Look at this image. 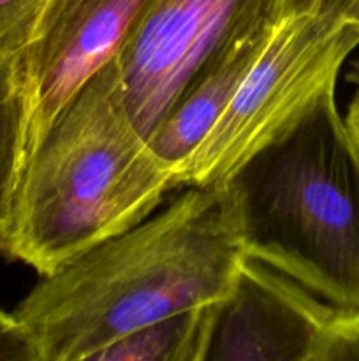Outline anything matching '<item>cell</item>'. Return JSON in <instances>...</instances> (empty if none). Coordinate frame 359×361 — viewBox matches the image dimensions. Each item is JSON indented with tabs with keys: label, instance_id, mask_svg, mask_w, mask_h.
I'll use <instances>...</instances> for the list:
<instances>
[{
	"label": "cell",
	"instance_id": "cell-8",
	"mask_svg": "<svg viewBox=\"0 0 359 361\" xmlns=\"http://www.w3.org/2000/svg\"><path fill=\"white\" fill-rule=\"evenodd\" d=\"M273 30L238 44L217 66L197 78L146 136L151 154L171 173L176 189L182 169L222 118L236 88Z\"/></svg>",
	"mask_w": 359,
	"mask_h": 361
},
{
	"label": "cell",
	"instance_id": "cell-13",
	"mask_svg": "<svg viewBox=\"0 0 359 361\" xmlns=\"http://www.w3.org/2000/svg\"><path fill=\"white\" fill-rule=\"evenodd\" d=\"M0 361H46L34 335L14 314L0 309Z\"/></svg>",
	"mask_w": 359,
	"mask_h": 361
},
{
	"label": "cell",
	"instance_id": "cell-7",
	"mask_svg": "<svg viewBox=\"0 0 359 361\" xmlns=\"http://www.w3.org/2000/svg\"><path fill=\"white\" fill-rule=\"evenodd\" d=\"M336 310L246 259L231 291L208 309L194 361H312Z\"/></svg>",
	"mask_w": 359,
	"mask_h": 361
},
{
	"label": "cell",
	"instance_id": "cell-3",
	"mask_svg": "<svg viewBox=\"0 0 359 361\" xmlns=\"http://www.w3.org/2000/svg\"><path fill=\"white\" fill-rule=\"evenodd\" d=\"M172 189L130 116L115 60L70 97L28 155L0 252L44 277L146 221Z\"/></svg>",
	"mask_w": 359,
	"mask_h": 361
},
{
	"label": "cell",
	"instance_id": "cell-2",
	"mask_svg": "<svg viewBox=\"0 0 359 361\" xmlns=\"http://www.w3.org/2000/svg\"><path fill=\"white\" fill-rule=\"evenodd\" d=\"M329 78L213 187L248 259L359 310V143Z\"/></svg>",
	"mask_w": 359,
	"mask_h": 361
},
{
	"label": "cell",
	"instance_id": "cell-5",
	"mask_svg": "<svg viewBox=\"0 0 359 361\" xmlns=\"http://www.w3.org/2000/svg\"><path fill=\"white\" fill-rule=\"evenodd\" d=\"M285 0H151L116 59L123 99L144 137L229 51L271 32Z\"/></svg>",
	"mask_w": 359,
	"mask_h": 361
},
{
	"label": "cell",
	"instance_id": "cell-16",
	"mask_svg": "<svg viewBox=\"0 0 359 361\" xmlns=\"http://www.w3.org/2000/svg\"><path fill=\"white\" fill-rule=\"evenodd\" d=\"M345 20H347L351 25H354V27L359 30V0H355V2L352 4L351 9H348L347 14H345Z\"/></svg>",
	"mask_w": 359,
	"mask_h": 361
},
{
	"label": "cell",
	"instance_id": "cell-4",
	"mask_svg": "<svg viewBox=\"0 0 359 361\" xmlns=\"http://www.w3.org/2000/svg\"><path fill=\"white\" fill-rule=\"evenodd\" d=\"M359 30L333 13L287 14L275 27L227 109L178 176V187H215L287 122L319 87L338 76Z\"/></svg>",
	"mask_w": 359,
	"mask_h": 361
},
{
	"label": "cell",
	"instance_id": "cell-6",
	"mask_svg": "<svg viewBox=\"0 0 359 361\" xmlns=\"http://www.w3.org/2000/svg\"><path fill=\"white\" fill-rule=\"evenodd\" d=\"M151 0H48L21 55L28 155L60 109L94 74L118 59Z\"/></svg>",
	"mask_w": 359,
	"mask_h": 361
},
{
	"label": "cell",
	"instance_id": "cell-14",
	"mask_svg": "<svg viewBox=\"0 0 359 361\" xmlns=\"http://www.w3.org/2000/svg\"><path fill=\"white\" fill-rule=\"evenodd\" d=\"M355 0H285L284 16L296 13H308V11H319V13H333L338 16L347 14L351 6Z\"/></svg>",
	"mask_w": 359,
	"mask_h": 361
},
{
	"label": "cell",
	"instance_id": "cell-9",
	"mask_svg": "<svg viewBox=\"0 0 359 361\" xmlns=\"http://www.w3.org/2000/svg\"><path fill=\"white\" fill-rule=\"evenodd\" d=\"M28 106L21 55L0 59V240L13 217L27 157Z\"/></svg>",
	"mask_w": 359,
	"mask_h": 361
},
{
	"label": "cell",
	"instance_id": "cell-11",
	"mask_svg": "<svg viewBox=\"0 0 359 361\" xmlns=\"http://www.w3.org/2000/svg\"><path fill=\"white\" fill-rule=\"evenodd\" d=\"M48 0H0V59L23 55Z\"/></svg>",
	"mask_w": 359,
	"mask_h": 361
},
{
	"label": "cell",
	"instance_id": "cell-10",
	"mask_svg": "<svg viewBox=\"0 0 359 361\" xmlns=\"http://www.w3.org/2000/svg\"><path fill=\"white\" fill-rule=\"evenodd\" d=\"M208 309L210 307L169 317L73 361H194Z\"/></svg>",
	"mask_w": 359,
	"mask_h": 361
},
{
	"label": "cell",
	"instance_id": "cell-1",
	"mask_svg": "<svg viewBox=\"0 0 359 361\" xmlns=\"http://www.w3.org/2000/svg\"><path fill=\"white\" fill-rule=\"evenodd\" d=\"M248 257L213 187L44 275L14 310L46 361H73L169 317L220 302Z\"/></svg>",
	"mask_w": 359,
	"mask_h": 361
},
{
	"label": "cell",
	"instance_id": "cell-15",
	"mask_svg": "<svg viewBox=\"0 0 359 361\" xmlns=\"http://www.w3.org/2000/svg\"><path fill=\"white\" fill-rule=\"evenodd\" d=\"M351 80L354 81L355 90L354 97H352L351 104H348L347 116H345V123H347L348 130L354 136V140L359 143V62L354 63V69L351 73Z\"/></svg>",
	"mask_w": 359,
	"mask_h": 361
},
{
	"label": "cell",
	"instance_id": "cell-12",
	"mask_svg": "<svg viewBox=\"0 0 359 361\" xmlns=\"http://www.w3.org/2000/svg\"><path fill=\"white\" fill-rule=\"evenodd\" d=\"M312 361H359V310L333 314Z\"/></svg>",
	"mask_w": 359,
	"mask_h": 361
}]
</instances>
